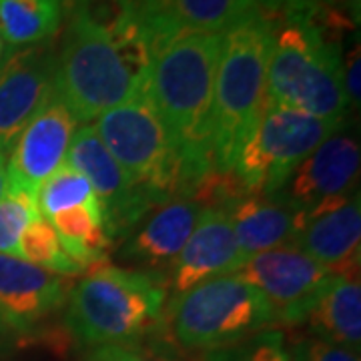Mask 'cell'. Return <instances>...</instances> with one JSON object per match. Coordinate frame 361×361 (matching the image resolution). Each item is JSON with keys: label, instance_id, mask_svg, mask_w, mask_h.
Here are the masks:
<instances>
[{"label": "cell", "instance_id": "ac0fdd59", "mask_svg": "<svg viewBox=\"0 0 361 361\" xmlns=\"http://www.w3.org/2000/svg\"><path fill=\"white\" fill-rule=\"evenodd\" d=\"M201 211L203 205L191 195H177L161 203L125 245L123 257L147 269L173 265L191 237Z\"/></svg>", "mask_w": 361, "mask_h": 361}, {"label": "cell", "instance_id": "1f68e13d", "mask_svg": "<svg viewBox=\"0 0 361 361\" xmlns=\"http://www.w3.org/2000/svg\"><path fill=\"white\" fill-rule=\"evenodd\" d=\"M6 191V155L0 153V197Z\"/></svg>", "mask_w": 361, "mask_h": 361}, {"label": "cell", "instance_id": "603a6c76", "mask_svg": "<svg viewBox=\"0 0 361 361\" xmlns=\"http://www.w3.org/2000/svg\"><path fill=\"white\" fill-rule=\"evenodd\" d=\"M18 257L61 277H75L85 271L66 255L51 221L44 219L42 215L32 221L23 233L18 241Z\"/></svg>", "mask_w": 361, "mask_h": 361}, {"label": "cell", "instance_id": "3957f363", "mask_svg": "<svg viewBox=\"0 0 361 361\" xmlns=\"http://www.w3.org/2000/svg\"><path fill=\"white\" fill-rule=\"evenodd\" d=\"M281 16L271 37L267 101L343 123L349 99L339 42L325 28L331 18L311 0Z\"/></svg>", "mask_w": 361, "mask_h": 361}, {"label": "cell", "instance_id": "83f0119b", "mask_svg": "<svg viewBox=\"0 0 361 361\" xmlns=\"http://www.w3.org/2000/svg\"><path fill=\"white\" fill-rule=\"evenodd\" d=\"M87 361H159L135 345H99L92 348Z\"/></svg>", "mask_w": 361, "mask_h": 361}, {"label": "cell", "instance_id": "9c48e42d", "mask_svg": "<svg viewBox=\"0 0 361 361\" xmlns=\"http://www.w3.org/2000/svg\"><path fill=\"white\" fill-rule=\"evenodd\" d=\"M269 307L271 325H299L317 301L331 273L293 243L247 259L237 271Z\"/></svg>", "mask_w": 361, "mask_h": 361}, {"label": "cell", "instance_id": "cb8c5ba5", "mask_svg": "<svg viewBox=\"0 0 361 361\" xmlns=\"http://www.w3.org/2000/svg\"><path fill=\"white\" fill-rule=\"evenodd\" d=\"M94 201L99 199L92 191L89 179L80 171L71 167L66 161L40 185L37 193V207L44 219H52L63 211L89 205Z\"/></svg>", "mask_w": 361, "mask_h": 361}, {"label": "cell", "instance_id": "4316f807", "mask_svg": "<svg viewBox=\"0 0 361 361\" xmlns=\"http://www.w3.org/2000/svg\"><path fill=\"white\" fill-rule=\"evenodd\" d=\"M239 361H291L285 348V339L279 331H265L243 349Z\"/></svg>", "mask_w": 361, "mask_h": 361}, {"label": "cell", "instance_id": "277c9868", "mask_svg": "<svg viewBox=\"0 0 361 361\" xmlns=\"http://www.w3.org/2000/svg\"><path fill=\"white\" fill-rule=\"evenodd\" d=\"M273 23L257 11L223 35L213 94L211 159L217 175H233L237 157L267 101Z\"/></svg>", "mask_w": 361, "mask_h": 361}, {"label": "cell", "instance_id": "ba28073f", "mask_svg": "<svg viewBox=\"0 0 361 361\" xmlns=\"http://www.w3.org/2000/svg\"><path fill=\"white\" fill-rule=\"evenodd\" d=\"M341 125L265 101L257 127L237 157L233 177L245 193H281L295 169Z\"/></svg>", "mask_w": 361, "mask_h": 361}, {"label": "cell", "instance_id": "6da1fadb", "mask_svg": "<svg viewBox=\"0 0 361 361\" xmlns=\"http://www.w3.org/2000/svg\"><path fill=\"white\" fill-rule=\"evenodd\" d=\"M151 35L139 0H78L54 66V89L78 123L145 94Z\"/></svg>", "mask_w": 361, "mask_h": 361}, {"label": "cell", "instance_id": "ffe728a7", "mask_svg": "<svg viewBox=\"0 0 361 361\" xmlns=\"http://www.w3.org/2000/svg\"><path fill=\"white\" fill-rule=\"evenodd\" d=\"M313 336L360 351L361 285L360 275H331L307 313Z\"/></svg>", "mask_w": 361, "mask_h": 361}, {"label": "cell", "instance_id": "7402d4cb", "mask_svg": "<svg viewBox=\"0 0 361 361\" xmlns=\"http://www.w3.org/2000/svg\"><path fill=\"white\" fill-rule=\"evenodd\" d=\"M63 0H0V35L4 44L35 47L61 28Z\"/></svg>", "mask_w": 361, "mask_h": 361}, {"label": "cell", "instance_id": "5b68a950", "mask_svg": "<svg viewBox=\"0 0 361 361\" xmlns=\"http://www.w3.org/2000/svg\"><path fill=\"white\" fill-rule=\"evenodd\" d=\"M167 293L161 275L104 261L71 291L66 325L89 348L133 345L163 323Z\"/></svg>", "mask_w": 361, "mask_h": 361}, {"label": "cell", "instance_id": "5bb4252c", "mask_svg": "<svg viewBox=\"0 0 361 361\" xmlns=\"http://www.w3.org/2000/svg\"><path fill=\"white\" fill-rule=\"evenodd\" d=\"M361 151L349 135L336 133L311 153L277 193L297 213L357 193Z\"/></svg>", "mask_w": 361, "mask_h": 361}, {"label": "cell", "instance_id": "7a4b0ae2", "mask_svg": "<svg viewBox=\"0 0 361 361\" xmlns=\"http://www.w3.org/2000/svg\"><path fill=\"white\" fill-rule=\"evenodd\" d=\"M223 35L173 32L153 40L145 97L179 151L187 191H195L213 171L211 127L213 94Z\"/></svg>", "mask_w": 361, "mask_h": 361}, {"label": "cell", "instance_id": "52a82bcc", "mask_svg": "<svg viewBox=\"0 0 361 361\" xmlns=\"http://www.w3.org/2000/svg\"><path fill=\"white\" fill-rule=\"evenodd\" d=\"M94 130L127 177L159 205L189 195L179 151L145 94L103 113Z\"/></svg>", "mask_w": 361, "mask_h": 361}, {"label": "cell", "instance_id": "484cf974", "mask_svg": "<svg viewBox=\"0 0 361 361\" xmlns=\"http://www.w3.org/2000/svg\"><path fill=\"white\" fill-rule=\"evenodd\" d=\"M287 351L291 361H360V351L317 336L299 337Z\"/></svg>", "mask_w": 361, "mask_h": 361}, {"label": "cell", "instance_id": "4fadbf2b", "mask_svg": "<svg viewBox=\"0 0 361 361\" xmlns=\"http://www.w3.org/2000/svg\"><path fill=\"white\" fill-rule=\"evenodd\" d=\"M293 245L305 251L331 275H360V193L327 201L307 213H295Z\"/></svg>", "mask_w": 361, "mask_h": 361}, {"label": "cell", "instance_id": "f1b7e54d", "mask_svg": "<svg viewBox=\"0 0 361 361\" xmlns=\"http://www.w3.org/2000/svg\"><path fill=\"white\" fill-rule=\"evenodd\" d=\"M343 85L348 92L349 103H360V44L355 42L353 51L348 54V61L343 63Z\"/></svg>", "mask_w": 361, "mask_h": 361}, {"label": "cell", "instance_id": "d6986e66", "mask_svg": "<svg viewBox=\"0 0 361 361\" xmlns=\"http://www.w3.org/2000/svg\"><path fill=\"white\" fill-rule=\"evenodd\" d=\"M295 213V209L287 205L279 195H241L231 205L233 231L241 265L263 251L293 243L297 233Z\"/></svg>", "mask_w": 361, "mask_h": 361}, {"label": "cell", "instance_id": "8992f818", "mask_svg": "<svg viewBox=\"0 0 361 361\" xmlns=\"http://www.w3.org/2000/svg\"><path fill=\"white\" fill-rule=\"evenodd\" d=\"M171 327L183 348L227 349L269 327L265 299L239 273L207 279L171 301Z\"/></svg>", "mask_w": 361, "mask_h": 361}, {"label": "cell", "instance_id": "9a60e30c", "mask_svg": "<svg viewBox=\"0 0 361 361\" xmlns=\"http://www.w3.org/2000/svg\"><path fill=\"white\" fill-rule=\"evenodd\" d=\"M231 205L203 207L191 237L171 265L175 297L191 291L207 279L239 271L241 259L233 231Z\"/></svg>", "mask_w": 361, "mask_h": 361}, {"label": "cell", "instance_id": "7c38bea8", "mask_svg": "<svg viewBox=\"0 0 361 361\" xmlns=\"http://www.w3.org/2000/svg\"><path fill=\"white\" fill-rule=\"evenodd\" d=\"M56 54L44 47H23L0 61V153L8 157L26 123L54 90Z\"/></svg>", "mask_w": 361, "mask_h": 361}, {"label": "cell", "instance_id": "f546056e", "mask_svg": "<svg viewBox=\"0 0 361 361\" xmlns=\"http://www.w3.org/2000/svg\"><path fill=\"white\" fill-rule=\"evenodd\" d=\"M303 0H257L259 11L263 14H281L299 6Z\"/></svg>", "mask_w": 361, "mask_h": 361}, {"label": "cell", "instance_id": "2e32d148", "mask_svg": "<svg viewBox=\"0 0 361 361\" xmlns=\"http://www.w3.org/2000/svg\"><path fill=\"white\" fill-rule=\"evenodd\" d=\"M71 285L13 255H0V317L14 334H30L65 305Z\"/></svg>", "mask_w": 361, "mask_h": 361}, {"label": "cell", "instance_id": "d4e9b609", "mask_svg": "<svg viewBox=\"0 0 361 361\" xmlns=\"http://www.w3.org/2000/svg\"><path fill=\"white\" fill-rule=\"evenodd\" d=\"M39 215L37 197L6 187L0 197V255L18 257V241Z\"/></svg>", "mask_w": 361, "mask_h": 361}, {"label": "cell", "instance_id": "44dd1931", "mask_svg": "<svg viewBox=\"0 0 361 361\" xmlns=\"http://www.w3.org/2000/svg\"><path fill=\"white\" fill-rule=\"evenodd\" d=\"M49 221L66 255L82 269L104 263L113 241L104 233L103 211L99 201L63 211Z\"/></svg>", "mask_w": 361, "mask_h": 361}, {"label": "cell", "instance_id": "4dcf8cb0", "mask_svg": "<svg viewBox=\"0 0 361 361\" xmlns=\"http://www.w3.org/2000/svg\"><path fill=\"white\" fill-rule=\"evenodd\" d=\"M16 334H14L13 329L4 323V319L0 317V348H4V345H8L11 341H13Z\"/></svg>", "mask_w": 361, "mask_h": 361}, {"label": "cell", "instance_id": "30bf717a", "mask_svg": "<svg viewBox=\"0 0 361 361\" xmlns=\"http://www.w3.org/2000/svg\"><path fill=\"white\" fill-rule=\"evenodd\" d=\"M66 163L89 179L103 211L104 233L111 241L129 235L153 207H159L151 195L139 189L118 167L99 139L94 125H82L75 130Z\"/></svg>", "mask_w": 361, "mask_h": 361}, {"label": "cell", "instance_id": "8fae6325", "mask_svg": "<svg viewBox=\"0 0 361 361\" xmlns=\"http://www.w3.org/2000/svg\"><path fill=\"white\" fill-rule=\"evenodd\" d=\"M77 129L78 121L54 89L6 157V187L37 197L40 185L66 161Z\"/></svg>", "mask_w": 361, "mask_h": 361}, {"label": "cell", "instance_id": "e0dca14e", "mask_svg": "<svg viewBox=\"0 0 361 361\" xmlns=\"http://www.w3.org/2000/svg\"><path fill=\"white\" fill-rule=\"evenodd\" d=\"M139 6L151 44L185 30L225 35L259 11L257 0H139Z\"/></svg>", "mask_w": 361, "mask_h": 361}, {"label": "cell", "instance_id": "d6a6232c", "mask_svg": "<svg viewBox=\"0 0 361 361\" xmlns=\"http://www.w3.org/2000/svg\"><path fill=\"white\" fill-rule=\"evenodd\" d=\"M4 54H6V49H4V40H2V35H0V61L4 59Z\"/></svg>", "mask_w": 361, "mask_h": 361}]
</instances>
